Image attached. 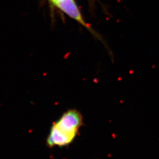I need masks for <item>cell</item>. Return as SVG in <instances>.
I'll list each match as a JSON object with an SVG mask.
<instances>
[{
    "instance_id": "cell-1",
    "label": "cell",
    "mask_w": 159,
    "mask_h": 159,
    "mask_svg": "<svg viewBox=\"0 0 159 159\" xmlns=\"http://www.w3.org/2000/svg\"><path fill=\"white\" fill-rule=\"evenodd\" d=\"M84 125L83 116L76 108L64 111L51 125L46 138L48 148H66L74 142Z\"/></svg>"
},
{
    "instance_id": "cell-2",
    "label": "cell",
    "mask_w": 159,
    "mask_h": 159,
    "mask_svg": "<svg viewBox=\"0 0 159 159\" xmlns=\"http://www.w3.org/2000/svg\"><path fill=\"white\" fill-rule=\"evenodd\" d=\"M60 1V0H51V2L54 4H56V2H57V1Z\"/></svg>"
}]
</instances>
